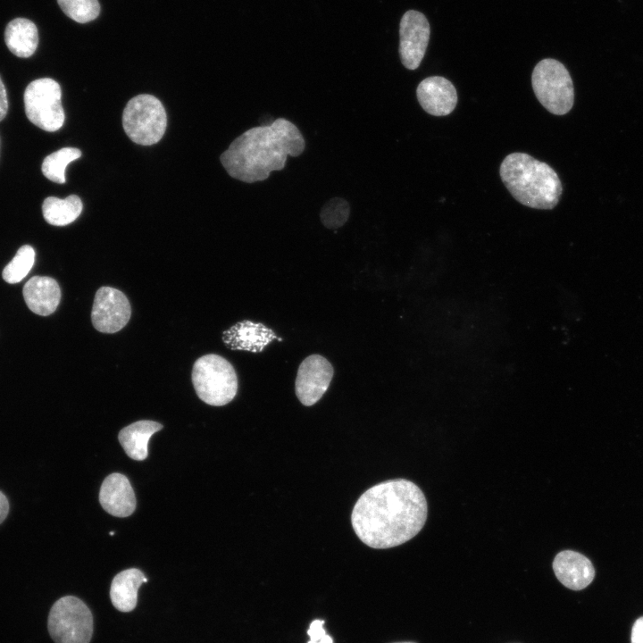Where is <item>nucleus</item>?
I'll use <instances>...</instances> for the list:
<instances>
[{
  "instance_id": "nucleus-12",
  "label": "nucleus",
  "mask_w": 643,
  "mask_h": 643,
  "mask_svg": "<svg viewBox=\"0 0 643 643\" xmlns=\"http://www.w3.org/2000/svg\"><path fill=\"white\" fill-rule=\"evenodd\" d=\"M422 108L433 116L450 114L457 104L455 86L446 78L431 76L422 80L416 88Z\"/></svg>"
},
{
  "instance_id": "nucleus-4",
  "label": "nucleus",
  "mask_w": 643,
  "mask_h": 643,
  "mask_svg": "<svg viewBox=\"0 0 643 643\" xmlns=\"http://www.w3.org/2000/svg\"><path fill=\"white\" fill-rule=\"evenodd\" d=\"M192 382L198 397L215 406L230 403L238 391V378L233 366L214 354L205 355L195 362Z\"/></svg>"
},
{
  "instance_id": "nucleus-13",
  "label": "nucleus",
  "mask_w": 643,
  "mask_h": 643,
  "mask_svg": "<svg viewBox=\"0 0 643 643\" xmlns=\"http://www.w3.org/2000/svg\"><path fill=\"white\" fill-rule=\"evenodd\" d=\"M553 570L557 580L566 588L580 590L589 586L595 577L591 561L584 555L573 551L559 552L553 561Z\"/></svg>"
},
{
  "instance_id": "nucleus-19",
  "label": "nucleus",
  "mask_w": 643,
  "mask_h": 643,
  "mask_svg": "<svg viewBox=\"0 0 643 643\" xmlns=\"http://www.w3.org/2000/svg\"><path fill=\"white\" fill-rule=\"evenodd\" d=\"M4 41L9 50L16 56L29 57L38 47V29L31 21L16 18L6 26Z\"/></svg>"
},
{
  "instance_id": "nucleus-22",
  "label": "nucleus",
  "mask_w": 643,
  "mask_h": 643,
  "mask_svg": "<svg viewBox=\"0 0 643 643\" xmlns=\"http://www.w3.org/2000/svg\"><path fill=\"white\" fill-rule=\"evenodd\" d=\"M34 263L33 247L29 245L21 246L13 260L3 270V279L10 284L20 282L29 274Z\"/></svg>"
},
{
  "instance_id": "nucleus-10",
  "label": "nucleus",
  "mask_w": 643,
  "mask_h": 643,
  "mask_svg": "<svg viewBox=\"0 0 643 643\" xmlns=\"http://www.w3.org/2000/svg\"><path fill=\"white\" fill-rule=\"evenodd\" d=\"M430 32V24L423 13L409 10L403 15L399 24V54L406 69L415 70L421 64Z\"/></svg>"
},
{
  "instance_id": "nucleus-1",
  "label": "nucleus",
  "mask_w": 643,
  "mask_h": 643,
  "mask_svg": "<svg viewBox=\"0 0 643 643\" xmlns=\"http://www.w3.org/2000/svg\"><path fill=\"white\" fill-rule=\"evenodd\" d=\"M427 514V500L421 489L411 480L396 479L363 493L353 508L351 522L363 543L384 549L416 536Z\"/></svg>"
},
{
  "instance_id": "nucleus-16",
  "label": "nucleus",
  "mask_w": 643,
  "mask_h": 643,
  "mask_svg": "<svg viewBox=\"0 0 643 643\" xmlns=\"http://www.w3.org/2000/svg\"><path fill=\"white\" fill-rule=\"evenodd\" d=\"M27 306L36 314L47 316L53 313L61 300V289L57 281L46 276L29 279L22 289Z\"/></svg>"
},
{
  "instance_id": "nucleus-23",
  "label": "nucleus",
  "mask_w": 643,
  "mask_h": 643,
  "mask_svg": "<svg viewBox=\"0 0 643 643\" xmlns=\"http://www.w3.org/2000/svg\"><path fill=\"white\" fill-rule=\"evenodd\" d=\"M62 11L79 23H86L97 18L100 4L97 0H57Z\"/></svg>"
},
{
  "instance_id": "nucleus-28",
  "label": "nucleus",
  "mask_w": 643,
  "mask_h": 643,
  "mask_svg": "<svg viewBox=\"0 0 643 643\" xmlns=\"http://www.w3.org/2000/svg\"><path fill=\"white\" fill-rule=\"evenodd\" d=\"M9 512V503L6 497L0 491V524L4 521Z\"/></svg>"
},
{
  "instance_id": "nucleus-25",
  "label": "nucleus",
  "mask_w": 643,
  "mask_h": 643,
  "mask_svg": "<svg viewBox=\"0 0 643 643\" xmlns=\"http://www.w3.org/2000/svg\"><path fill=\"white\" fill-rule=\"evenodd\" d=\"M323 624L324 622L322 620H314L311 622L307 630L310 640L307 643H333L332 639L326 634Z\"/></svg>"
},
{
  "instance_id": "nucleus-14",
  "label": "nucleus",
  "mask_w": 643,
  "mask_h": 643,
  "mask_svg": "<svg viewBox=\"0 0 643 643\" xmlns=\"http://www.w3.org/2000/svg\"><path fill=\"white\" fill-rule=\"evenodd\" d=\"M102 507L116 517H127L136 509V497L129 479L118 472L108 475L99 491Z\"/></svg>"
},
{
  "instance_id": "nucleus-26",
  "label": "nucleus",
  "mask_w": 643,
  "mask_h": 643,
  "mask_svg": "<svg viewBox=\"0 0 643 643\" xmlns=\"http://www.w3.org/2000/svg\"><path fill=\"white\" fill-rule=\"evenodd\" d=\"M631 643H643V616L637 619L631 629Z\"/></svg>"
},
{
  "instance_id": "nucleus-17",
  "label": "nucleus",
  "mask_w": 643,
  "mask_h": 643,
  "mask_svg": "<svg viewBox=\"0 0 643 643\" xmlns=\"http://www.w3.org/2000/svg\"><path fill=\"white\" fill-rule=\"evenodd\" d=\"M144 579L143 572L136 568L124 570L114 576L110 588V597L117 610L128 613L136 607L138 590Z\"/></svg>"
},
{
  "instance_id": "nucleus-20",
  "label": "nucleus",
  "mask_w": 643,
  "mask_h": 643,
  "mask_svg": "<svg viewBox=\"0 0 643 643\" xmlns=\"http://www.w3.org/2000/svg\"><path fill=\"white\" fill-rule=\"evenodd\" d=\"M82 207V202L76 195H71L64 199L48 196L43 202L42 213L49 224L65 226L79 216Z\"/></svg>"
},
{
  "instance_id": "nucleus-2",
  "label": "nucleus",
  "mask_w": 643,
  "mask_h": 643,
  "mask_svg": "<svg viewBox=\"0 0 643 643\" xmlns=\"http://www.w3.org/2000/svg\"><path fill=\"white\" fill-rule=\"evenodd\" d=\"M305 141L297 127L285 118L254 127L238 136L220 159L228 174L246 183L263 181L285 167L288 155H300Z\"/></svg>"
},
{
  "instance_id": "nucleus-9",
  "label": "nucleus",
  "mask_w": 643,
  "mask_h": 643,
  "mask_svg": "<svg viewBox=\"0 0 643 643\" xmlns=\"http://www.w3.org/2000/svg\"><path fill=\"white\" fill-rule=\"evenodd\" d=\"M131 314L129 302L120 290L101 287L96 293L91 312L92 324L100 332L115 333L129 322Z\"/></svg>"
},
{
  "instance_id": "nucleus-27",
  "label": "nucleus",
  "mask_w": 643,
  "mask_h": 643,
  "mask_svg": "<svg viewBox=\"0 0 643 643\" xmlns=\"http://www.w3.org/2000/svg\"><path fill=\"white\" fill-rule=\"evenodd\" d=\"M8 110V100L5 87L0 78V121L5 117Z\"/></svg>"
},
{
  "instance_id": "nucleus-18",
  "label": "nucleus",
  "mask_w": 643,
  "mask_h": 643,
  "mask_svg": "<svg viewBox=\"0 0 643 643\" xmlns=\"http://www.w3.org/2000/svg\"><path fill=\"white\" fill-rule=\"evenodd\" d=\"M162 429L163 425L159 422L138 421L121 429L119 441L129 457L142 461L147 457V445L151 436Z\"/></svg>"
},
{
  "instance_id": "nucleus-15",
  "label": "nucleus",
  "mask_w": 643,
  "mask_h": 643,
  "mask_svg": "<svg viewBox=\"0 0 643 643\" xmlns=\"http://www.w3.org/2000/svg\"><path fill=\"white\" fill-rule=\"evenodd\" d=\"M281 340L263 323L243 321L222 333V341L231 350L262 352L273 339Z\"/></svg>"
},
{
  "instance_id": "nucleus-3",
  "label": "nucleus",
  "mask_w": 643,
  "mask_h": 643,
  "mask_svg": "<svg viewBox=\"0 0 643 643\" xmlns=\"http://www.w3.org/2000/svg\"><path fill=\"white\" fill-rule=\"evenodd\" d=\"M500 178L513 197L522 205L551 210L559 202L563 187L555 171L525 153H512L499 168Z\"/></svg>"
},
{
  "instance_id": "nucleus-7",
  "label": "nucleus",
  "mask_w": 643,
  "mask_h": 643,
  "mask_svg": "<svg viewBox=\"0 0 643 643\" xmlns=\"http://www.w3.org/2000/svg\"><path fill=\"white\" fill-rule=\"evenodd\" d=\"M47 628L55 643H89L93 634V615L82 600L65 596L51 607Z\"/></svg>"
},
{
  "instance_id": "nucleus-24",
  "label": "nucleus",
  "mask_w": 643,
  "mask_h": 643,
  "mask_svg": "<svg viewBox=\"0 0 643 643\" xmlns=\"http://www.w3.org/2000/svg\"><path fill=\"white\" fill-rule=\"evenodd\" d=\"M350 206L347 200L334 197L329 200L321 211V220L329 229H338L348 220Z\"/></svg>"
},
{
  "instance_id": "nucleus-6",
  "label": "nucleus",
  "mask_w": 643,
  "mask_h": 643,
  "mask_svg": "<svg viewBox=\"0 0 643 643\" xmlns=\"http://www.w3.org/2000/svg\"><path fill=\"white\" fill-rule=\"evenodd\" d=\"M122 125L127 136L136 144L154 145L161 140L165 132L166 112L155 96L138 95L127 103L123 110Z\"/></svg>"
},
{
  "instance_id": "nucleus-8",
  "label": "nucleus",
  "mask_w": 643,
  "mask_h": 643,
  "mask_svg": "<svg viewBox=\"0 0 643 643\" xmlns=\"http://www.w3.org/2000/svg\"><path fill=\"white\" fill-rule=\"evenodd\" d=\"M60 85L53 79L42 78L30 82L24 91L27 118L38 128L54 132L64 123Z\"/></svg>"
},
{
  "instance_id": "nucleus-11",
  "label": "nucleus",
  "mask_w": 643,
  "mask_h": 643,
  "mask_svg": "<svg viewBox=\"0 0 643 643\" xmlns=\"http://www.w3.org/2000/svg\"><path fill=\"white\" fill-rule=\"evenodd\" d=\"M334 370L320 355L306 357L299 365L296 379V394L305 406L317 403L328 389Z\"/></svg>"
},
{
  "instance_id": "nucleus-21",
  "label": "nucleus",
  "mask_w": 643,
  "mask_h": 643,
  "mask_svg": "<svg viewBox=\"0 0 643 643\" xmlns=\"http://www.w3.org/2000/svg\"><path fill=\"white\" fill-rule=\"evenodd\" d=\"M81 152L75 147H63L47 155L42 163V172L46 178L55 183L66 181L65 169L72 161L79 158Z\"/></svg>"
},
{
  "instance_id": "nucleus-5",
  "label": "nucleus",
  "mask_w": 643,
  "mask_h": 643,
  "mask_svg": "<svg viewBox=\"0 0 643 643\" xmlns=\"http://www.w3.org/2000/svg\"><path fill=\"white\" fill-rule=\"evenodd\" d=\"M531 85L539 103L549 113L556 115L567 113L574 102L572 78L559 61L546 58L533 69Z\"/></svg>"
}]
</instances>
